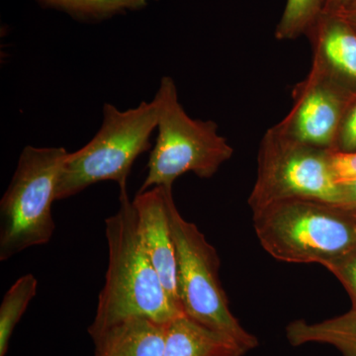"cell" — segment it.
Here are the masks:
<instances>
[{
	"label": "cell",
	"instance_id": "7c38bea8",
	"mask_svg": "<svg viewBox=\"0 0 356 356\" xmlns=\"http://www.w3.org/2000/svg\"><path fill=\"white\" fill-rule=\"evenodd\" d=\"M247 353L233 337L184 315L168 324L163 356H245Z\"/></svg>",
	"mask_w": 356,
	"mask_h": 356
},
{
	"label": "cell",
	"instance_id": "5b68a950",
	"mask_svg": "<svg viewBox=\"0 0 356 356\" xmlns=\"http://www.w3.org/2000/svg\"><path fill=\"white\" fill-rule=\"evenodd\" d=\"M67 154L64 147L23 149L0 202V261L50 242L56 228L51 204Z\"/></svg>",
	"mask_w": 356,
	"mask_h": 356
},
{
	"label": "cell",
	"instance_id": "8992f818",
	"mask_svg": "<svg viewBox=\"0 0 356 356\" xmlns=\"http://www.w3.org/2000/svg\"><path fill=\"white\" fill-rule=\"evenodd\" d=\"M168 219L177 250V288L184 315L198 324L233 337L248 351L259 346L229 310L220 280L217 250L193 222L180 214L172 193L168 196Z\"/></svg>",
	"mask_w": 356,
	"mask_h": 356
},
{
	"label": "cell",
	"instance_id": "7a4b0ae2",
	"mask_svg": "<svg viewBox=\"0 0 356 356\" xmlns=\"http://www.w3.org/2000/svg\"><path fill=\"white\" fill-rule=\"evenodd\" d=\"M261 247L288 264L329 266L356 245V210L311 199L271 204L254 213Z\"/></svg>",
	"mask_w": 356,
	"mask_h": 356
},
{
	"label": "cell",
	"instance_id": "8fae6325",
	"mask_svg": "<svg viewBox=\"0 0 356 356\" xmlns=\"http://www.w3.org/2000/svg\"><path fill=\"white\" fill-rule=\"evenodd\" d=\"M168 325L128 318L92 337L95 356H163Z\"/></svg>",
	"mask_w": 356,
	"mask_h": 356
},
{
	"label": "cell",
	"instance_id": "52a82bcc",
	"mask_svg": "<svg viewBox=\"0 0 356 356\" xmlns=\"http://www.w3.org/2000/svg\"><path fill=\"white\" fill-rule=\"evenodd\" d=\"M294 199L341 204L332 151L302 144L273 126L259 145L257 179L248 205L254 214L271 204Z\"/></svg>",
	"mask_w": 356,
	"mask_h": 356
},
{
	"label": "cell",
	"instance_id": "7402d4cb",
	"mask_svg": "<svg viewBox=\"0 0 356 356\" xmlns=\"http://www.w3.org/2000/svg\"><path fill=\"white\" fill-rule=\"evenodd\" d=\"M337 13L343 16L344 19L348 20L351 25L355 26L356 28V0L348 7L343 8V10L339 11Z\"/></svg>",
	"mask_w": 356,
	"mask_h": 356
},
{
	"label": "cell",
	"instance_id": "ffe728a7",
	"mask_svg": "<svg viewBox=\"0 0 356 356\" xmlns=\"http://www.w3.org/2000/svg\"><path fill=\"white\" fill-rule=\"evenodd\" d=\"M339 191H341L339 205L348 209L356 210V180L339 184Z\"/></svg>",
	"mask_w": 356,
	"mask_h": 356
},
{
	"label": "cell",
	"instance_id": "d6986e66",
	"mask_svg": "<svg viewBox=\"0 0 356 356\" xmlns=\"http://www.w3.org/2000/svg\"><path fill=\"white\" fill-rule=\"evenodd\" d=\"M332 165L337 184L356 180V153L332 151Z\"/></svg>",
	"mask_w": 356,
	"mask_h": 356
},
{
	"label": "cell",
	"instance_id": "3957f363",
	"mask_svg": "<svg viewBox=\"0 0 356 356\" xmlns=\"http://www.w3.org/2000/svg\"><path fill=\"white\" fill-rule=\"evenodd\" d=\"M158 106V138L138 192L172 187L187 172L211 178L233 156L234 147L220 135L214 121L191 118L178 99L172 77L163 76L154 98Z\"/></svg>",
	"mask_w": 356,
	"mask_h": 356
},
{
	"label": "cell",
	"instance_id": "44dd1931",
	"mask_svg": "<svg viewBox=\"0 0 356 356\" xmlns=\"http://www.w3.org/2000/svg\"><path fill=\"white\" fill-rule=\"evenodd\" d=\"M355 0H325L323 13H337L350 6Z\"/></svg>",
	"mask_w": 356,
	"mask_h": 356
},
{
	"label": "cell",
	"instance_id": "9a60e30c",
	"mask_svg": "<svg viewBox=\"0 0 356 356\" xmlns=\"http://www.w3.org/2000/svg\"><path fill=\"white\" fill-rule=\"evenodd\" d=\"M44 7L65 11L74 18L102 20L117 14L138 10L147 6L149 0H38Z\"/></svg>",
	"mask_w": 356,
	"mask_h": 356
},
{
	"label": "cell",
	"instance_id": "30bf717a",
	"mask_svg": "<svg viewBox=\"0 0 356 356\" xmlns=\"http://www.w3.org/2000/svg\"><path fill=\"white\" fill-rule=\"evenodd\" d=\"M306 36L313 60L334 81L356 93V28L339 13H323Z\"/></svg>",
	"mask_w": 356,
	"mask_h": 356
},
{
	"label": "cell",
	"instance_id": "e0dca14e",
	"mask_svg": "<svg viewBox=\"0 0 356 356\" xmlns=\"http://www.w3.org/2000/svg\"><path fill=\"white\" fill-rule=\"evenodd\" d=\"M325 268L343 284L351 300V309L356 310V245Z\"/></svg>",
	"mask_w": 356,
	"mask_h": 356
},
{
	"label": "cell",
	"instance_id": "ac0fdd59",
	"mask_svg": "<svg viewBox=\"0 0 356 356\" xmlns=\"http://www.w3.org/2000/svg\"><path fill=\"white\" fill-rule=\"evenodd\" d=\"M334 151L356 153V93L351 97L343 115Z\"/></svg>",
	"mask_w": 356,
	"mask_h": 356
},
{
	"label": "cell",
	"instance_id": "ba28073f",
	"mask_svg": "<svg viewBox=\"0 0 356 356\" xmlns=\"http://www.w3.org/2000/svg\"><path fill=\"white\" fill-rule=\"evenodd\" d=\"M353 95L312 64L309 74L293 90L291 109L276 128L302 144L334 151L337 134Z\"/></svg>",
	"mask_w": 356,
	"mask_h": 356
},
{
	"label": "cell",
	"instance_id": "5bb4252c",
	"mask_svg": "<svg viewBox=\"0 0 356 356\" xmlns=\"http://www.w3.org/2000/svg\"><path fill=\"white\" fill-rule=\"evenodd\" d=\"M38 280L33 274L21 276L9 288L0 305V356H6L16 325L36 296Z\"/></svg>",
	"mask_w": 356,
	"mask_h": 356
},
{
	"label": "cell",
	"instance_id": "6da1fadb",
	"mask_svg": "<svg viewBox=\"0 0 356 356\" xmlns=\"http://www.w3.org/2000/svg\"><path fill=\"white\" fill-rule=\"evenodd\" d=\"M108 268L89 336H99L131 318H147L168 325L184 313L168 296L146 252L133 201L120 189V208L105 221Z\"/></svg>",
	"mask_w": 356,
	"mask_h": 356
},
{
	"label": "cell",
	"instance_id": "2e32d148",
	"mask_svg": "<svg viewBox=\"0 0 356 356\" xmlns=\"http://www.w3.org/2000/svg\"><path fill=\"white\" fill-rule=\"evenodd\" d=\"M325 4V0H286L275 38L289 41L307 35L324 11Z\"/></svg>",
	"mask_w": 356,
	"mask_h": 356
},
{
	"label": "cell",
	"instance_id": "277c9868",
	"mask_svg": "<svg viewBox=\"0 0 356 356\" xmlns=\"http://www.w3.org/2000/svg\"><path fill=\"white\" fill-rule=\"evenodd\" d=\"M158 127V106L153 100L136 108L121 111L106 103L103 122L93 139L63 163L56 200L76 195L90 185L115 181L126 188L136 159L151 147V137Z\"/></svg>",
	"mask_w": 356,
	"mask_h": 356
},
{
	"label": "cell",
	"instance_id": "9c48e42d",
	"mask_svg": "<svg viewBox=\"0 0 356 356\" xmlns=\"http://www.w3.org/2000/svg\"><path fill=\"white\" fill-rule=\"evenodd\" d=\"M172 187L156 186L138 192L133 200L138 231L168 296L182 311L177 288V250L168 219V196ZM184 312V311H182Z\"/></svg>",
	"mask_w": 356,
	"mask_h": 356
},
{
	"label": "cell",
	"instance_id": "4fadbf2b",
	"mask_svg": "<svg viewBox=\"0 0 356 356\" xmlns=\"http://www.w3.org/2000/svg\"><path fill=\"white\" fill-rule=\"evenodd\" d=\"M286 337L293 346L327 344L343 356H356V310L350 309L343 315L322 322L294 321L286 327Z\"/></svg>",
	"mask_w": 356,
	"mask_h": 356
}]
</instances>
